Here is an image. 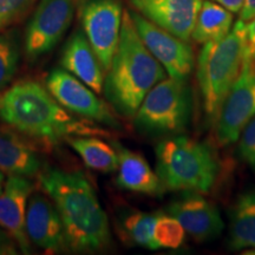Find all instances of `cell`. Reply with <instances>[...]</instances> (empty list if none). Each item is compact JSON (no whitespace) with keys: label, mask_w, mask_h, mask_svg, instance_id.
<instances>
[{"label":"cell","mask_w":255,"mask_h":255,"mask_svg":"<svg viewBox=\"0 0 255 255\" xmlns=\"http://www.w3.org/2000/svg\"><path fill=\"white\" fill-rule=\"evenodd\" d=\"M85 37L104 72L109 70L119 46L123 11L120 0H83L79 9Z\"/></svg>","instance_id":"9"},{"label":"cell","mask_w":255,"mask_h":255,"mask_svg":"<svg viewBox=\"0 0 255 255\" xmlns=\"http://www.w3.org/2000/svg\"><path fill=\"white\" fill-rule=\"evenodd\" d=\"M75 15V0H39L25 32L24 52L30 63L50 53L63 39Z\"/></svg>","instance_id":"7"},{"label":"cell","mask_w":255,"mask_h":255,"mask_svg":"<svg viewBox=\"0 0 255 255\" xmlns=\"http://www.w3.org/2000/svg\"><path fill=\"white\" fill-rule=\"evenodd\" d=\"M193 116V94L188 81L165 78L146 94L132 117L136 131L150 138L181 135Z\"/></svg>","instance_id":"6"},{"label":"cell","mask_w":255,"mask_h":255,"mask_svg":"<svg viewBox=\"0 0 255 255\" xmlns=\"http://www.w3.org/2000/svg\"><path fill=\"white\" fill-rule=\"evenodd\" d=\"M167 71L146 49L130 15L123 12L119 46L105 72L103 95L115 113L132 119L144 97Z\"/></svg>","instance_id":"3"},{"label":"cell","mask_w":255,"mask_h":255,"mask_svg":"<svg viewBox=\"0 0 255 255\" xmlns=\"http://www.w3.org/2000/svg\"><path fill=\"white\" fill-rule=\"evenodd\" d=\"M46 89L55 100L70 113L81 119L103 124L111 129H121L120 121L111 107L78 78L64 69H52L45 79Z\"/></svg>","instance_id":"8"},{"label":"cell","mask_w":255,"mask_h":255,"mask_svg":"<svg viewBox=\"0 0 255 255\" xmlns=\"http://www.w3.org/2000/svg\"><path fill=\"white\" fill-rule=\"evenodd\" d=\"M31 244L46 253L68 251L62 219L53 201L41 193H32L28 199L25 221Z\"/></svg>","instance_id":"13"},{"label":"cell","mask_w":255,"mask_h":255,"mask_svg":"<svg viewBox=\"0 0 255 255\" xmlns=\"http://www.w3.org/2000/svg\"><path fill=\"white\" fill-rule=\"evenodd\" d=\"M246 23L239 20L222 39L203 44L197 64L203 110L215 123L228 92L240 76L245 62Z\"/></svg>","instance_id":"5"},{"label":"cell","mask_w":255,"mask_h":255,"mask_svg":"<svg viewBox=\"0 0 255 255\" xmlns=\"http://www.w3.org/2000/svg\"><path fill=\"white\" fill-rule=\"evenodd\" d=\"M38 181L58 209L68 251L97 253L110 247L109 219L82 171L47 167L41 169Z\"/></svg>","instance_id":"2"},{"label":"cell","mask_w":255,"mask_h":255,"mask_svg":"<svg viewBox=\"0 0 255 255\" xmlns=\"http://www.w3.org/2000/svg\"><path fill=\"white\" fill-rule=\"evenodd\" d=\"M238 154L244 162L255 170V116L250 121L240 135Z\"/></svg>","instance_id":"26"},{"label":"cell","mask_w":255,"mask_h":255,"mask_svg":"<svg viewBox=\"0 0 255 255\" xmlns=\"http://www.w3.org/2000/svg\"><path fill=\"white\" fill-rule=\"evenodd\" d=\"M229 248L255 250V189L239 197L231 214Z\"/></svg>","instance_id":"19"},{"label":"cell","mask_w":255,"mask_h":255,"mask_svg":"<svg viewBox=\"0 0 255 255\" xmlns=\"http://www.w3.org/2000/svg\"><path fill=\"white\" fill-rule=\"evenodd\" d=\"M0 124L45 145L65 142L71 136H111L95 122L73 116L32 79H20L0 91Z\"/></svg>","instance_id":"1"},{"label":"cell","mask_w":255,"mask_h":255,"mask_svg":"<svg viewBox=\"0 0 255 255\" xmlns=\"http://www.w3.org/2000/svg\"><path fill=\"white\" fill-rule=\"evenodd\" d=\"M248 60H250V64H251L252 70H253V71L255 72V56H254L252 59H248Z\"/></svg>","instance_id":"32"},{"label":"cell","mask_w":255,"mask_h":255,"mask_svg":"<svg viewBox=\"0 0 255 255\" xmlns=\"http://www.w3.org/2000/svg\"><path fill=\"white\" fill-rule=\"evenodd\" d=\"M65 142L92 170L107 174L114 173L119 169L116 149L97 136H71L68 137Z\"/></svg>","instance_id":"20"},{"label":"cell","mask_w":255,"mask_h":255,"mask_svg":"<svg viewBox=\"0 0 255 255\" xmlns=\"http://www.w3.org/2000/svg\"><path fill=\"white\" fill-rule=\"evenodd\" d=\"M156 174L165 189L208 193L220 171L219 159L206 143L190 137H165L155 149Z\"/></svg>","instance_id":"4"},{"label":"cell","mask_w":255,"mask_h":255,"mask_svg":"<svg viewBox=\"0 0 255 255\" xmlns=\"http://www.w3.org/2000/svg\"><path fill=\"white\" fill-rule=\"evenodd\" d=\"M130 4L151 23L188 41L202 0H130Z\"/></svg>","instance_id":"14"},{"label":"cell","mask_w":255,"mask_h":255,"mask_svg":"<svg viewBox=\"0 0 255 255\" xmlns=\"http://www.w3.org/2000/svg\"><path fill=\"white\" fill-rule=\"evenodd\" d=\"M113 145L119 155L117 186L122 189L149 196L163 195L165 188L141 154L130 150L119 142H114Z\"/></svg>","instance_id":"18"},{"label":"cell","mask_w":255,"mask_h":255,"mask_svg":"<svg viewBox=\"0 0 255 255\" xmlns=\"http://www.w3.org/2000/svg\"><path fill=\"white\" fill-rule=\"evenodd\" d=\"M34 191L30 177L8 176L0 194V227L13 238L19 251L28 254L31 242L25 228L28 199Z\"/></svg>","instance_id":"15"},{"label":"cell","mask_w":255,"mask_h":255,"mask_svg":"<svg viewBox=\"0 0 255 255\" xmlns=\"http://www.w3.org/2000/svg\"><path fill=\"white\" fill-rule=\"evenodd\" d=\"M214 1L219 2V4L223 6V7L227 8L228 11H231L232 13L240 12L242 4H244V0H214Z\"/></svg>","instance_id":"30"},{"label":"cell","mask_w":255,"mask_h":255,"mask_svg":"<svg viewBox=\"0 0 255 255\" xmlns=\"http://www.w3.org/2000/svg\"><path fill=\"white\" fill-rule=\"evenodd\" d=\"M186 231L174 216L161 213L157 214L154 227V245L156 250H177L183 245Z\"/></svg>","instance_id":"24"},{"label":"cell","mask_w":255,"mask_h":255,"mask_svg":"<svg viewBox=\"0 0 255 255\" xmlns=\"http://www.w3.org/2000/svg\"><path fill=\"white\" fill-rule=\"evenodd\" d=\"M255 18V0H244V4L240 9V20L244 23L253 20Z\"/></svg>","instance_id":"29"},{"label":"cell","mask_w":255,"mask_h":255,"mask_svg":"<svg viewBox=\"0 0 255 255\" xmlns=\"http://www.w3.org/2000/svg\"><path fill=\"white\" fill-rule=\"evenodd\" d=\"M165 212L174 216L197 242L218 238L225 228L219 209L196 191H182Z\"/></svg>","instance_id":"12"},{"label":"cell","mask_w":255,"mask_h":255,"mask_svg":"<svg viewBox=\"0 0 255 255\" xmlns=\"http://www.w3.org/2000/svg\"><path fill=\"white\" fill-rule=\"evenodd\" d=\"M5 174L2 171H0V194L2 193V189H4L5 186Z\"/></svg>","instance_id":"31"},{"label":"cell","mask_w":255,"mask_h":255,"mask_svg":"<svg viewBox=\"0 0 255 255\" xmlns=\"http://www.w3.org/2000/svg\"><path fill=\"white\" fill-rule=\"evenodd\" d=\"M19 44L14 33L0 32V91L11 85L18 71Z\"/></svg>","instance_id":"23"},{"label":"cell","mask_w":255,"mask_h":255,"mask_svg":"<svg viewBox=\"0 0 255 255\" xmlns=\"http://www.w3.org/2000/svg\"><path fill=\"white\" fill-rule=\"evenodd\" d=\"M146 49L163 66L169 77L188 81L195 65L194 53L186 40L158 27L137 11H129Z\"/></svg>","instance_id":"10"},{"label":"cell","mask_w":255,"mask_h":255,"mask_svg":"<svg viewBox=\"0 0 255 255\" xmlns=\"http://www.w3.org/2000/svg\"><path fill=\"white\" fill-rule=\"evenodd\" d=\"M37 0H0V32L19 23Z\"/></svg>","instance_id":"25"},{"label":"cell","mask_w":255,"mask_h":255,"mask_svg":"<svg viewBox=\"0 0 255 255\" xmlns=\"http://www.w3.org/2000/svg\"><path fill=\"white\" fill-rule=\"evenodd\" d=\"M233 14L221 5L206 0L197 13L191 38L199 44L222 39L231 31Z\"/></svg>","instance_id":"21"},{"label":"cell","mask_w":255,"mask_h":255,"mask_svg":"<svg viewBox=\"0 0 255 255\" xmlns=\"http://www.w3.org/2000/svg\"><path fill=\"white\" fill-rule=\"evenodd\" d=\"M41 159L27 137L11 128L0 126V171L8 176H38Z\"/></svg>","instance_id":"17"},{"label":"cell","mask_w":255,"mask_h":255,"mask_svg":"<svg viewBox=\"0 0 255 255\" xmlns=\"http://www.w3.org/2000/svg\"><path fill=\"white\" fill-rule=\"evenodd\" d=\"M255 56V18L246 24V47L245 59H252Z\"/></svg>","instance_id":"28"},{"label":"cell","mask_w":255,"mask_h":255,"mask_svg":"<svg viewBox=\"0 0 255 255\" xmlns=\"http://www.w3.org/2000/svg\"><path fill=\"white\" fill-rule=\"evenodd\" d=\"M18 245L13 238L0 227V255H15L18 254Z\"/></svg>","instance_id":"27"},{"label":"cell","mask_w":255,"mask_h":255,"mask_svg":"<svg viewBox=\"0 0 255 255\" xmlns=\"http://www.w3.org/2000/svg\"><path fill=\"white\" fill-rule=\"evenodd\" d=\"M60 66L96 94H102L105 72L84 32L78 30L69 38L60 57Z\"/></svg>","instance_id":"16"},{"label":"cell","mask_w":255,"mask_h":255,"mask_svg":"<svg viewBox=\"0 0 255 255\" xmlns=\"http://www.w3.org/2000/svg\"><path fill=\"white\" fill-rule=\"evenodd\" d=\"M255 116V72L245 59L240 76L223 102L216 119V141L220 145L237 142Z\"/></svg>","instance_id":"11"},{"label":"cell","mask_w":255,"mask_h":255,"mask_svg":"<svg viewBox=\"0 0 255 255\" xmlns=\"http://www.w3.org/2000/svg\"><path fill=\"white\" fill-rule=\"evenodd\" d=\"M157 214L130 209L122 212L117 219V231L121 239L132 246L156 251L154 245V227Z\"/></svg>","instance_id":"22"}]
</instances>
